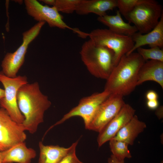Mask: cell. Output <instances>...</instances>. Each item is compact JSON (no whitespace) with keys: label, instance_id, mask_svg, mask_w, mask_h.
<instances>
[{"label":"cell","instance_id":"obj_23","mask_svg":"<svg viewBox=\"0 0 163 163\" xmlns=\"http://www.w3.org/2000/svg\"><path fill=\"white\" fill-rule=\"evenodd\" d=\"M117 7L125 18L134 8L141 0H117Z\"/></svg>","mask_w":163,"mask_h":163},{"label":"cell","instance_id":"obj_27","mask_svg":"<svg viewBox=\"0 0 163 163\" xmlns=\"http://www.w3.org/2000/svg\"><path fill=\"white\" fill-rule=\"evenodd\" d=\"M155 114L158 118L160 119L163 118V107L162 106L158 107L156 109Z\"/></svg>","mask_w":163,"mask_h":163},{"label":"cell","instance_id":"obj_12","mask_svg":"<svg viewBox=\"0 0 163 163\" xmlns=\"http://www.w3.org/2000/svg\"><path fill=\"white\" fill-rule=\"evenodd\" d=\"M135 111L130 105L125 103L118 113L99 132L97 139L98 147L113 138L132 119Z\"/></svg>","mask_w":163,"mask_h":163},{"label":"cell","instance_id":"obj_19","mask_svg":"<svg viewBox=\"0 0 163 163\" xmlns=\"http://www.w3.org/2000/svg\"><path fill=\"white\" fill-rule=\"evenodd\" d=\"M39 147L38 163H59L71 147V145L65 148L59 145H45L41 141L39 142Z\"/></svg>","mask_w":163,"mask_h":163},{"label":"cell","instance_id":"obj_20","mask_svg":"<svg viewBox=\"0 0 163 163\" xmlns=\"http://www.w3.org/2000/svg\"><path fill=\"white\" fill-rule=\"evenodd\" d=\"M109 145L112 155L117 159L124 160L125 158H131L128 149L129 145L126 143L112 139L109 141Z\"/></svg>","mask_w":163,"mask_h":163},{"label":"cell","instance_id":"obj_33","mask_svg":"<svg viewBox=\"0 0 163 163\" xmlns=\"http://www.w3.org/2000/svg\"><path fill=\"white\" fill-rule=\"evenodd\" d=\"M163 163V162H162V163Z\"/></svg>","mask_w":163,"mask_h":163},{"label":"cell","instance_id":"obj_13","mask_svg":"<svg viewBox=\"0 0 163 163\" xmlns=\"http://www.w3.org/2000/svg\"><path fill=\"white\" fill-rule=\"evenodd\" d=\"M131 37L134 44L132 50L126 55H129L137 48L146 45L150 47L158 46L163 49V14L158 24L150 31L144 34L137 32Z\"/></svg>","mask_w":163,"mask_h":163},{"label":"cell","instance_id":"obj_21","mask_svg":"<svg viewBox=\"0 0 163 163\" xmlns=\"http://www.w3.org/2000/svg\"><path fill=\"white\" fill-rule=\"evenodd\" d=\"M136 50L145 61L153 60L163 62V49L159 47H150L149 49L140 47Z\"/></svg>","mask_w":163,"mask_h":163},{"label":"cell","instance_id":"obj_30","mask_svg":"<svg viewBox=\"0 0 163 163\" xmlns=\"http://www.w3.org/2000/svg\"><path fill=\"white\" fill-rule=\"evenodd\" d=\"M5 93L4 89L0 88V101L4 97Z\"/></svg>","mask_w":163,"mask_h":163},{"label":"cell","instance_id":"obj_26","mask_svg":"<svg viewBox=\"0 0 163 163\" xmlns=\"http://www.w3.org/2000/svg\"><path fill=\"white\" fill-rule=\"evenodd\" d=\"M146 104L149 109L154 110L158 107L159 102L158 100H147Z\"/></svg>","mask_w":163,"mask_h":163},{"label":"cell","instance_id":"obj_24","mask_svg":"<svg viewBox=\"0 0 163 163\" xmlns=\"http://www.w3.org/2000/svg\"><path fill=\"white\" fill-rule=\"evenodd\" d=\"M78 142V140L72 144L70 150L59 163H83L78 159L76 154V148Z\"/></svg>","mask_w":163,"mask_h":163},{"label":"cell","instance_id":"obj_2","mask_svg":"<svg viewBox=\"0 0 163 163\" xmlns=\"http://www.w3.org/2000/svg\"><path fill=\"white\" fill-rule=\"evenodd\" d=\"M145 62L137 52L123 56L106 80L104 90L123 97L130 94L137 86L139 72Z\"/></svg>","mask_w":163,"mask_h":163},{"label":"cell","instance_id":"obj_7","mask_svg":"<svg viewBox=\"0 0 163 163\" xmlns=\"http://www.w3.org/2000/svg\"><path fill=\"white\" fill-rule=\"evenodd\" d=\"M0 82L4 88V97L0 101L1 107L4 109L13 120L17 123H22L25 117L20 111L17 103V94L19 89L28 83L25 76L18 75L11 78L7 77L0 72Z\"/></svg>","mask_w":163,"mask_h":163},{"label":"cell","instance_id":"obj_14","mask_svg":"<svg viewBox=\"0 0 163 163\" xmlns=\"http://www.w3.org/2000/svg\"><path fill=\"white\" fill-rule=\"evenodd\" d=\"M1 155L2 163H31V160L36 157V152L34 149L27 148L24 142L1 152Z\"/></svg>","mask_w":163,"mask_h":163},{"label":"cell","instance_id":"obj_10","mask_svg":"<svg viewBox=\"0 0 163 163\" xmlns=\"http://www.w3.org/2000/svg\"><path fill=\"white\" fill-rule=\"evenodd\" d=\"M22 123H19L11 118L4 108H0V151H3L27 138Z\"/></svg>","mask_w":163,"mask_h":163},{"label":"cell","instance_id":"obj_5","mask_svg":"<svg viewBox=\"0 0 163 163\" xmlns=\"http://www.w3.org/2000/svg\"><path fill=\"white\" fill-rule=\"evenodd\" d=\"M88 37L96 44L107 47L113 52L115 66L123 56L130 52L134 44L131 37L118 34L109 29L94 30L88 33Z\"/></svg>","mask_w":163,"mask_h":163},{"label":"cell","instance_id":"obj_32","mask_svg":"<svg viewBox=\"0 0 163 163\" xmlns=\"http://www.w3.org/2000/svg\"><path fill=\"white\" fill-rule=\"evenodd\" d=\"M13 163V162H8V163Z\"/></svg>","mask_w":163,"mask_h":163},{"label":"cell","instance_id":"obj_25","mask_svg":"<svg viewBox=\"0 0 163 163\" xmlns=\"http://www.w3.org/2000/svg\"><path fill=\"white\" fill-rule=\"evenodd\" d=\"M146 97L147 100H158V95L157 93L154 91L150 90L147 92Z\"/></svg>","mask_w":163,"mask_h":163},{"label":"cell","instance_id":"obj_17","mask_svg":"<svg viewBox=\"0 0 163 163\" xmlns=\"http://www.w3.org/2000/svg\"><path fill=\"white\" fill-rule=\"evenodd\" d=\"M98 21L107 26L109 29L116 33L132 37L138 32L134 25L125 22L123 19L121 14L118 10L114 15H106L98 17Z\"/></svg>","mask_w":163,"mask_h":163},{"label":"cell","instance_id":"obj_11","mask_svg":"<svg viewBox=\"0 0 163 163\" xmlns=\"http://www.w3.org/2000/svg\"><path fill=\"white\" fill-rule=\"evenodd\" d=\"M123 96L110 94L99 105L87 129L100 132L125 104Z\"/></svg>","mask_w":163,"mask_h":163},{"label":"cell","instance_id":"obj_18","mask_svg":"<svg viewBox=\"0 0 163 163\" xmlns=\"http://www.w3.org/2000/svg\"><path fill=\"white\" fill-rule=\"evenodd\" d=\"M146 127L145 123L139 120L138 117L135 115L112 139L124 142L129 145H132L136 138Z\"/></svg>","mask_w":163,"mask_h":163},{"label":"cell","instance_id":"obj_1","mask_svg":"<svg viewBox=\"0 0 163 163\" xmlns=\"http://www.w3.org/2000/svg\"><path fill=\"white\" fill-rule=\"evenodd\" d=\"M18 106L25 117L22 123L25 130L34 134L43 123L45 112L51 103L47 96L41 91L38 82L28 83L22 86L17 94Z\"/></svg>","mask_w":163,"mask_h":163},{"label":"cell","instance_id":"obj_6","mask_svg":"<svg viewBox=\"0 0 163 163\" xmlns=\"http://www.w3.org/2000/svg\"><path fill=\"white\" fill-rule=\"evenodd\" d=\"M46 23L38 22L29 30L22 34L23 42L21 45L13 53H8L2 61V72L7 77L13 78L23 65L28 46L38 35L40 30Z\"/></svg>","mask_w":163,"mask_h":163},{"label":"cell","instance_id":"obj_3","mask_svg":"<svg viewBox=\"0 0 163 163\" xmlns=\"http://www.w3.org/2000/svg\"><path fill=\"white\" fill-rule=\"evenodd\" d=\"M80 53L82 61L91 74L98 78H108L115 66L112 50L97 45L89 39L82 45Z\"/></svg>","mask_w":163,"mask_h":163},{"label":"cell","instance_id":"obj_16","mask_svg":"<svg viewBox=\"0 0 163 163\" xmlns=\"http://www.w3.org/2000/svg\"><path fill=\"white\" fill-rule=\"evenodd\" d=\"M117 0H81L75 11L79 15L93 13L101 17L117 7Z\"/></svg>","mask_w":163,"mask_h":163},{"label":"cell","instance_id":"obj_15","mask_svg":"<svg viewBox=\"0 0 163 163\" xmlns=\"http://www.w3.org/2000/svg\"><path fill=\"white\" fill-rule=\"evenodd\" d=\"M148 81L155 82L163 88V62L150 60L143 64L139 72L137 86Z\"/></svg>","mask_w":163,"mask_h":163},{"label":"cell","instance_id":"obj_4","mask_svg":"<svg viewBox=\"0 0 163 163\" xmlns=\"http://www.w3.org/2000/svg\"><path fill=\"white\" fill-rule=\"evenodd\" d=\"M163 14L162 5L155 0H141L125 17L142 34L150 31L158 24Z\"/></svg>","mask_w":163,"mask_h":163},{"label":"cell","instance_id":"obj_9","mask_svg":"<svg viewBox=\"0 0 163 163\" xmlns=\"http://www.w3.org/2000/svg\"><path fill=\"white\" fill-rule=\"evenodd\" d=\"M104 90L101 92H96L84 97L80 100L78 105L65 114L62 117L51 126L45 133L55 126L60 124L71 117L78 116L83 120L85 128L87 129L100 104L110 95Z\"/></svg>","mask_w":163,"mask_h":163},{"label":"cell","instance_id":"obj_8","mask_svg":"<svg viewBox=\"0 0 163 163\" xmlns=\"http://www.w3.org/2000/svg\"><path fill=\"white\" fill-rule=\"evenodd\" d=\"M24 2L27 14L38 22H47L50 27L68 29L81 38L85 37V32L78 28L71 27L64 22L62 16L54 6L43 5L36 0H25Z\"/></svg>","mask_w":163,"mask_h":163},{"label":"cell","instance_id":"obj_28","mask_svg":"<svg viewBox=\"0 0 163 163\" xmlns=\"http://www.w3.org/2000/svg\"><path fill=\"white\" fill-rule=\"evenodd\" d=\"M108 163H124V160H120L112 155L108 158Z\"/></svg>","mask_w":163,"mask_h":163},{"label":"cell","instance_id":"obj_31","mask_svg":"<svg viewBox=\"0 0 163 163\" xmlns=\"http://www.w3.org/2000/svg\"><path fill=\"white\" fill-rule=\"evenodd\" d=\"M0 163H2V159L1 152L0 151Z\"/></svg>","mask_w":163,"mask_h":163},{"label":"cell","instance_id":"obj_29","mask_svg":"<svg viewBox=\"0 0 163 163\" xmlns=\"http://www.w3.org/2000/svg\"><path fill=\"white\" fill-rule=\"evenodd\" d=\"M40 1L47 5H52L53 6L54 5L55 2V0H42Z\"/></svg>","mask_w":163,"mask_h":163},{"label":"cell","instance_id":"obj_22","mask_svg":"<svg viewBox=\"0 0 163 163\" xmlns=\"http://www.w3.org/2000/svg\"><path fill=\"white\" fill-rule=\"evenodd\" d=\"M81 0H55L54 6L59 12L71 14L76 11Z\"/></svg>","mask_w":163,"mask_h":163}]
</instances>
